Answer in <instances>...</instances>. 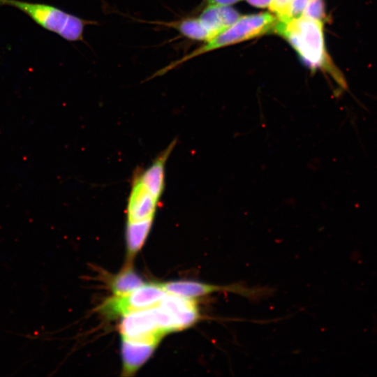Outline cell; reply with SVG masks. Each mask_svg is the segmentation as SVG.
Listing matches in <instances>:
<instances>
[{"instance_id": "obj_15", "label": "cell", "mask_w": 377, "mask_h": 377, "mask_svg": "<svg viewBox=\"0 0 377 377\" xmlns=\"http://www.w3.org/2000/svg\"><path fill=\"white\" fill-rule=\"evenodd\" d=\"M250 5L260 8H264L268 7L271 0H246Z\"/></svg>"}, {"instance_id": "obj_16", "label": "cell", "mask_w": 377, "mask_h": 377, "mask_svg": "<svg viewBox=\"0 0 377 377\" xmlns=\"http://www.w3.org/2000/svg\"><path fill=\"white\" fill-rule=\"evenodd\" d=\"M242 0H206L208 4L232 5Z\"/></svg>"}, {"instance_id": "obj_2", "label": "cell", "mask_w": 377, "mask_h": 377, "mask_svg": "<svg viewBox=\"0 0 377 377\" xmlns=\"http://www.w3.org/2000/svg\"><path fill=\"white\" fill-rule=\"evenodd\" d=\"M277 18L275 15L265 12L241 16L229 28L216 35L205 44L191 52L177 59L153 73L151 80L164 75L185 62L214 50L236 44L273 31ZM147 79V80H148Z\"/></svg>"}, {"instance_id": "obj_6", "label": "cell", "mask_w": 377, "mask_h": 377, "mask_svg": "<svg viewBox=\"0 0 377 377\" xmlns=\"http://www.w3.org/2000/svg\"><path fill=\"white\" fill-rule=\"evenodd\" d=\"M167 293L184 297L197 299L214 293L229 292L248 298H256L263 293V290L251 288L240 284L219 286L195 281H177L161 283Z\"/></svg>"}, {"instance_id": "obj_14", "label": "cell", "mask_w": 377, "mask_h": 377, "mask_svg": "<svg viewBox=\"0 0 377 377\" xmlns=\"http://www.w3.org/2000/svg\"><path fill=\"white\" fill-rule=\"evenodd\" d=\"M308 1L309 0H293L290 7L288 21L302 16Z\"/></svg>"}, {"instance_id": "obj_10", "label": "cell", "mask_w": 377, "mask_h": 377, "mask_svg": "<svg viewBox=\"0 0 377 377\" xmlns=\"http://www.w3.org/2000/svg\"><path fill=\"white\" fill-rule=\"evenodd\" d=\"M144 284L141 276L128 265L112 279L110 288L114 295H121L129 293Z\"/></svg>"}, {"instance_id": "obj_12", "label": "cell", "mask_w": 377, "mask_h": 377, "mask_svg": "<svg viewBox=\"0 0 377 377\" xmlns=\"http://www.w3.org/2000/svg\"><path fill=\"white\" fill-rule=\"evenodd\" d=\"M302 16L307 18L323 22L326 15L323 0H309L304 10Z\"/></svg>"}, {"instance_id": "obj_9", "label": "cell", "mask_w": 377, "mask_h": 377, "mask_svg": "<svg viewBox=\"0 0 377 377\" xmlns=\"http://www.w3.org/2000/svg\"><path fill=\"white\" fill-rule=\"evenodd\" d=\"M149 22L173 29L184 37L191 40L207 42L214 38L198 17H189L170 22L151 21Z\"/></svg>"}, {"instance_id": "obj_8", "label": "cell", "mask_w": 377, "mask_h": 377, "mask_svg": "<svg viewBox=\"0 0 377 377\" xmlns=\"http://www.w3.org/2000/svg\"><path fill=\"white\" fill-rule=\"evenodd\" d=\"M240 17V14L229 5L208 4L198 18L214 38L235 23Z\"/></svg>"}, {"instance_id": "obj_7", "label": "cell", "mask_w": 377, "mask_h": 377, "mask_svg": "<svg viewBox=\"0 0 377 377\" xmlns=\"http://www.w3.org/2000/svg\"><path fill=\"white\" fill-rule=\"evenodd\" d=\"M158 343L121 338L123 375L131 376L137 371L150 357Z\"/></svg>"}, {"instance_id": "obj_11", "label": "cell", "mask_w": 377, "mask_h": 377, "mask_svg": "<svg viewBox=\"0 0 377 377\" xmlns=\"http://www.w3.org/2000/svg\"><path fill=\"white\" fill-rule=\"evenodd\" d=\"M153 222L126 223V241L128 257L132 259L145 242Z\"/></svg>"}, {"instance_id": "obj_3", "label": "cell", "mask_w": 377, "mask_h": 377, "mask_svg": "<svg viewBox=\"0 0 377 377\" xmlns=\"http://www.w3.org/2000/svg\"><path fill=\"white\" fill-rule=\"evenodd\" d=\"M9 6L28 15L44 29L69 42L83 41L85 27L97 22L81 18L46 3L20 0H0V6Z\"/></svg>"}, {"instance_id": "obj_5", "label": "cell", "mask_w": 377, "mask_h": 377, "mask_svg": "<svg viewBox=\"0 0 377 377\" xmlns=\"http://www.w3.org/2000/svg\"><path fill=\"white\" fill-rule=\"evenodd\" d=\"M119 331L121 338L133 341L160 342L166 334L156 305L123 316Z\"/></svg>"}, {"instance_id": "obj_1", "label": "cell", "mask_w": 377, "mask_h": 377, "mask_svg": "<svg viewBox=\"0 0 377 377\" xmlns=\"http://www.w3.org/2000/svg\"><path fill=\"white\" fill-rule=\"evenodd\" d=\"M323 27V22L302 15L287 22L277 20L273 31L283 37L309 67L325 71L344 87L345 80L326 50Z\"/></svg>"}, {"instance_id": "obj_13", "label": "cell", "mask_w": 377, "mask_h": 377, "mask_svg": "<svg viewBox=\"0 0 377 377\" xmlns=\"http://www.w3.org/2000/svg\"><path fill=\"white\" fill-rule=\"evenodd\" d=\"M293 0H271L269 10L279 21L287 22L290 5Z\"/></svg>"}, {"instance_id": "obj_4", "label": "cell", "mask_w": 377, "mask_h": 377, "mask_svg": "<svg viewBox=\"0 0 377 377\" xmlns=\"http://www.w3.org/2000/svg\"><path fill=\"white\" fill-rule=\"evenodd\" d=\"M166 293L161 283H145L129 293L113 295L107 299L101 310L110 318L123 316L130 312L156 305Z\"/></svg>"}]
</instances>
